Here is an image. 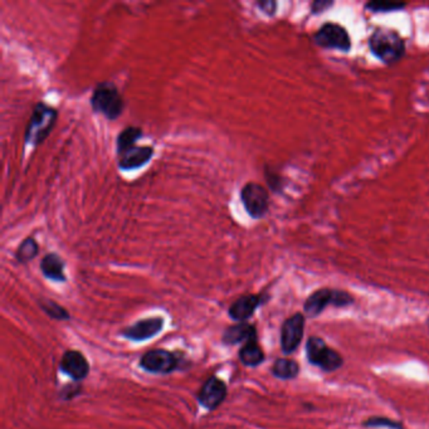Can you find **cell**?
Listing matches in <instances>:
<instances>
[{
    "mask_svg": "<svg viewBox=\"0 0 429 429\" xmlns=\"http://www.w3.org/2000/svg\"><path fill=\"white\" fill-rule=\"evenodd\" d=\"M225 396H227V387L225 382H222L216 376H211L200 388L198 399L204 408L214 410L225 402Z\"/></svg>",
    "mask_w": 429,
    "mask_h": 429,
    "instance_id": "10",
    "label": "cell"
},
{
    "mask_svg": "<svg viewBox=\"0 0 429 429\" xmlns=\"http://www.w3.org/2000/svg\"><path fill=\"white\" fill-rule=\"evenodd\" d=\"M152 146H134L119 154V168L123 171L137 170L149 163L154 157Z\"/></svg>",
    "mask_w": 429,
    "mask_h": 429,
    "instance_id": "11",
    "label": "cell"
},
{
    "mask_svg": "<svg viewBox=\"0 0 429 429\" xmlns=\"http://www.w3.org/2000/svg\"><path fill=\"white\" fill-rule=\"evenodd\" d=\"M364 426H367V427H380V426H387L388 428L402 429V426H401L399 423L393 422V421H390L388 418H376V417L367 421V422L364 423Z\"/></svg>",
    "mask_w": 429,
    "mask_h": 429,
    "instance_id": "23",
    "label": "cell"
},
{
    "mask_svg": "<svg viewBox=\"0 0 429 429\" xmlns=\"http://www.w3.org/2000/svg\"><path fill=\"white\" fill-rule=\"evenodd\" d=\"M164 320L161 317H152L137 321V324L126 327L123 335L126 339L134 341L149 340L163 330Z\"/></svg>",
    "mask_w": 429,
    "mask_h": 429,
    "instance_id": "12",
    "label": "cell"
},
{
    "mask_svg": "<svg viewBox=\"0 0 429 429\" xmlns=\"http://www.w3.org/2000/svg\"><path fill=\"white\" fill-rule=\"evenodd\" d=\"M252 340H256V330L252 325L245 322L228 327L223 334V341L227 345H234L242 341L248 342Z\"/></svg>",
    "mask_w": 429,
    "mask_h": 429,
    "instance_id": "16",
    "label": "cell"
},
{
    "mask_svg": "<svg viewBox=\"0 0 429 429\" xmlns=\"http://www.w3.org/2000/svg\"><path fill=\"white\" fill-rule=\"evenodd\" d=\"M369 47L378 58L385 63L399 61L404 55L405 44L399 33L392 29H376L370 37Z\"/></svg>",
    "mask_w": 429,
    "mask_h": 429,
    "instance_id": "3",
    "label": "cell"
},
{
    "mask_svg": "<svg viewBox=\"0 0 429 429\" xmlns=\"http://www.w3.org/2000/svg\"><path fill=\"white\" fill-rule=\"evenodd\" d=\"M405 7V4H398V3H369L367 8L371 12H392L401 8Z\"/></svg>",
    "mask_w": 429,
    "mask_h": 429,
    "instance_id": "22",
    "label": "cell"
},
{
    "mask_svg": "<svg viewBox=\"0 0 429 429\" xmlns=\"http://www.w3.org/2000/svg\"><path fill=\"white\" fill-rule=\"evenodd\" d=\"M239 359L247 367H257L265 360V354L259 348L257 341L252 340L245 342V347L239 350Z\"/></svg>",
    "mask_w": 429,
    "mask_h": 429,
    "instance_id": "17",
    "label": "cell"
},
{
    "mask_svg": "<svg viewBox=\"0 0 429 429\" xmlns=\"http://www.w3.org/2000/svg\"><path fill=\"white\" fill-rule=\"evenodd\" d=\"M261 302L262 300L259 295H245L233 302L232 306L229 307V315L234 320L242 322L252 316Z\"/></svg>",
    "mask_w": 429,
    "mask_h": 429,
    "instance_id": "14",
    "label": "cell"
},
{
    "mask_svg": "<svg viewBox=\"0 0 429 429\" xmlns=\"http://www.w3.org/2000/svg\"><path fill=\"white\" fill-rule=\"evenodd\" d=\"M353 302V297L344 291H333L329 288H322L313 292L305 304V313L308 317H315L320 315L327 305L335 306H347Z\"/></svg>",
    "mask_w": 429,
    "mask_h": 429,
    "instance_id": "5",
    "label": "cell"
},
{
    "mask_svg": "<svg viewBox=\"0 0 429 429\" xmlns=\"http://www.w3.org/2000/svg\"><path fill=\"white\" fill-rule=\"evenodd\" d=\"M315 42L324 48H336L341 51H349L351 42L345 28L335 23H327L319 29L315 35Z\"/></svg>",
    "mask_w": 429,
    "mask_h": 429,
    "instance_id": "8",
    "label": "cell"
},
{
    "mask_svg": "<svg viewBox=\"0 0 429 429\" xmlns=\"http://www.w3.org/2000/svg\"><path fill=\"white\" fill-rule=\"evenodd\" d=\"M307 356L310 362L325 371H334L342 365L341 355L326 347L320 338H310L307 341Z\"/></svg>",
    "mask_w": 429,
    "mask_h": 429,
    "instance_id": "6",
    "label": "cell"
},
{
    "mask_svg": "<svg viewBox=\"0 0 429 429\" xmlns=\"http://www.w3.org/2000/svg\"><path fill=\"white\" fill-rule=\"evenodd\" d=\"M428 324H429V321H428Z\"/></svg>",
    "mask_w": 429,
    "mask_h": 429,
    "instance_id": "25",
    "label": "cell"
},
{
    "mask_svg": "<svg viewBox=\"0 0 429 429\" xmlns=\"http://www.w3.org/2000/svg\"><path fill=\"white\" fill-rule=\"evenodd\" d=\"M240 200L245 211L253 219L266 216L270 207V195L265 186L259 183H247L240 191Z\"/></svg>",
    "mask_w": 429,
    "mask_h": 429,
    "instance_id": "4",
    "label": "cell"
},
{
    "mask_svg": "<svg viewBox=\"0 0 429 429\" xmlns=\"http://www.w3.org/2000/svg\"><path fill=\"white\" fill-rule=\"evenodd\" d=\"M141 137H143V130L140 128L130 126V128L123 129L117 137V154H121L123 151L129 150L131 148L137 146V140Z\"/></svg>",
    "mask_w": 429,
    "mask_h": 429,
    "instance_id": "18",
    "label": "cell"
},
{
    "mask_svg": "<svg viewBox=\"0 0 429 429\" xmlns=\"http://www.w3.org/2000/svg\"><path fill=\"white\" fill-rule=\"evenodd\" d=\"M143 370L154 373V374H169L177 367V359L175 355L168 350H151L143 355L140 361Z\"/></svg>",
    "mask_w": 429,
    "mask_h": 429,
    "instance_id": "9",
    "label": "cell"
},
{
    "mask_svg": "<svg viewBox=\"0 0 429 429\" xmlns=\"http://www.w3.org/2000/svg\"><path fill=\"white\" fill-rule=\"evenodd\" d=\"M299 365L291 359H279L273 364L272 373L279 379H293L299 374Z\"/></svg>",
    "mask_w": 429,
    "mask_h": 429,
    "instance_id": "20",
    "label": "cell"
},
{
    "mask_svg": "<svg viewBox=\"0 0 429 429\" xmlns=\"http://www.w3.org/2000/svg\"><path fill=\"white\" fill-rule=\"evenodd\" d=\"M41 307L43 308V311L47 313L48 316H51L52 319H57V320H67V319H69V313L63 307L57 305L53 301H41Z\"/></svg>",
    "mask_w": 429,
    "mask_h": 429,
    "instance_id": "21",
    "label": "cell"
},
{
    "mask_svg": "<svg viewBox=\"0 0 429 429\" xmlns=\"http://www.w3.org/2000/svg\"><path fill=\"white\" fill-rule=\"evenodd\" d=\"M305 317L301 313H296L287 319L281 330V348L285 354H292L304 338Z\"/></svg>",
    "mask_w": 429,
    "mask_h": 429,
    "instance_id": "7",
    "label": "cell"
},
{
    "mask_svg": "<svg viewBox=\"0 0 429 429\" xmlns=\"http://www.w3.org/2000/svg\"><path fill=\"white\" fill-rule=\"evenodd\" d=\"M257 6H259V9H261L262 12H265V13L268 14V15H273V14L276 13L277 4H276L274 1H262V3H259Z\"/></svg>",
    "mask_w": 429,
    "mask_h": 429,
    "instance_id": "24",
    "label": "cell"
},
{
    "mask_svg": "<svg viewBox=\"0 0 429 429\" xmlns=\"http://www.w3.org/2000/svg\"><path fill=\"white\" fill-rule=\"evenodd\" d=\"M41 271L44 277L55 282H64V261L55 253H49L44 256L41 262Z\"/></svg>",
    "mask_w": 429,
    "mask_h": 429,
    "instance_id": "15",
    "label": "cell"
},
{
    "mask_svg": "<svg viewBox=\"0 0 429 429\" xmlns=\"http://www.w3.org/2000/svg\"><path fill=\"white\" fill-rule=\"evenodd\" d=\"M60 369L75 380H83L89 373V364L80 351L69 350L62 356Z\"/></svg>",
    "mask_w": 429,
    "mask_h": 429,
    "instance_id": "13",
    "label": "cell"
},
{
    "mask_svg": "<svg viewBox=\"0 0 429 429\" xmlns=\"http://www.w3.org/2000/svg\"><path fill=\"white\" fill-rule=\"evenodd\" d=\"M58 111L47 103H38L28 121L24 141L30 146H38L47 139L55 128Z\"/></svg>",
    "mask_w": 429,
    "mask_h": 429,
    "instance_id": "1",
    "label": "cell"
},
{
    "mask_svg": "<svg viewBox=\"0 0 429 429\" xmlns=\"http://www.w3.org/2000/svg\"><path fill=\"white\" fill-rule=\"evenodd\" d=\"M91 106L96 114H101L110 121H115L123 114L125 103L120 91L112 82H101L91 96Z\"/></svg>",
    "mask_w": 429,
    "mask_h": 429,
    "instance_id": "2",
    "label": "cell"
},
{
    "mask_svg": "<svg viewBox=\"0 0 429 429\" xmlns=\"http://www.w3.org/2000/svg\"><path fill=\"white\" fill-rule=\"evenodd\" d=\"M40 253V245L37 243L33 237H28L21 242L17 252H15V259L19 262L26 265L28 262L33 261Z\"/></svg>",
    "mask_w": 429,
    "mask_h": 429,
    "instance_id": "19",
    "label": "cell"
}]
</instances>
